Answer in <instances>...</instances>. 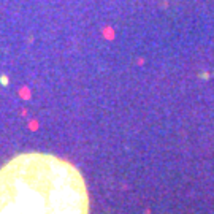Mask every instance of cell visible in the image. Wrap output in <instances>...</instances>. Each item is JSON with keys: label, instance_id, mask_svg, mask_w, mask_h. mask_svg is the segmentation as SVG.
Returning a JSON list of instances; mask_svg holds the SVG:
<instances>
[{"label": "cell", "instance_id": "1", "mask_svg": "<svg viewBox=\"0 0 214 214\" xmlns=\"http://www.w3.org/2000/svg\"><path fill=\"white\" fill-rule=\"evenodd\" d=\"M0 214H89L86 182L60 157L19 154L0 168Z\"/></svg>", "mask_w": 214, "mask_h": 214}]
</instances>
